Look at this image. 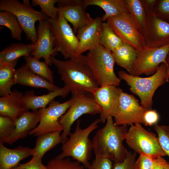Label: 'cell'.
Returning a JSON list of instances; mask_svg holds the SVG:
<instances>
[{
  "label": "cell",
  "mask_w": 169,
  "mask_h": 169,
  "mask_svg": "<svg viewBox=\"0 0 169 169\" xmlns=\"http://www.w3.org/2000/svg\"><path fill=\"white\" fill-rule=\"evenodd\" d=\"M167 82H168V83L169 84V80H168L167 81Z\"/></svg>",
  "instance_id": "f6af8a7d"
},
{
  "label": "cell",
  "mask_w": 169,
  "mask_h": 169,
  "mask_svg": "<svg viewBox=\"0 0 169 169\" xmlns=\"http://www.w3.org/2000/svg\"><path fill=\"white\" fill-rule=\"evenodd\" d=\"M86 56L88 64L99 86L120 85L121 80L114 72L115 62L111 52L99 44Z\"/></svg>",
  "instance_id": "5b68a950"
},
{
  "label": "cell",
  "mask_w": 169,
  "mask_h": 169,
  "mask_svg": "<svg viewBox=\"0 0 169 169\" xmlns=\"http://www.w3.org/2000/svg\"><path fill=\"white\" fill-rule=\"evenodd\" d=\"M122 90L113 85L99 86L92 93L93 98L100 110V122L105 123L108 117H114L119 105V97Z\"/></svg>",
  "instance_id": "9a60e30c"
},
{
  "label": "cell",
  "mask_w": 169,
  "mask_h": 169,
  "mask_svg": "<svg viewBox=\"0 0 169 169\" xmlns=\"http://www.w3.org/2000/svg\"><path fill=\"white\" fill-rule=\"evenodd\" d=\"M59 11L72 25L75 34L93 19L85 10L83 0H59Z\"/></svg>",
  "instance_id": "2e32d148"
},
{
  "label": "cell",
  "mask_w": 169,
  "mask_h": 169,
  "mask_svg": "<svg viewBox=\"0 0 169 169\" xmlns=\"http://www.w3.org/2000/svg\"><path fill=\"white\" fill-rule=\"evenodd\" d=\"M159 119V114L156 110H147L143 115V124L146 126H154L158 123Z\"/></svg>",
  "instance_id": "b9f144b4"
},
{
  "label": "cell",
  "mask_w": 169,
  "mask_h": 169,
  "mask_svg": "<svg viewBox=\"0 0 169 169\" xmlns=\"http://www.w3.org/2000/svg\"><path fill=\"white\" fill-rule=\"evenodd\" d=\"M103 23L101 17H97L78 30L76 37L79 44L75 56L89 51L99 44Z\"/></svg>",
  "instance_id": "ac0fdd59"
},
{
  "label": "cell",
  "mask_w": 169,
  "mask_h": 169,
  "mask_svg": "<svg viewBox=\"0 0 169 169\" xmlns=\"http://www.w3.org/2000/svg\"><path fill=\"white\" fill-rule=\"evenodd\" d=\"M0 25L8 28L11 31L12 38L20 41L23 31L16 17L7 11L0 12Z\"/></svg>",
  "instance_id": "1f68e13d"
},
{
  "label": "cell",
  "mask_w": 169,
  "mask_h": 169,
  "mask_svg": "<svg viewBox=\"0 0 169 169\" xmlns=\"http://www.w3.org/2000/svg\"><path fill=\"white\" fill-rule=\"evenodd\" d=\"M158 169H169V162L164 159Z\"/></svg>",
  "instance_id": "7bdbcfd3"
},
{
  "label": "cell",
  "mask_w": 169,
  "mask_h": 169,
  "mask_svg": "<svg viewBox=\"0 0 169 169\" xmlns=\"http://www.w3.org/2000/svg\"><path fill=\"white\" fill-rule=\"evenodd\" d=\"M61 131L49 132L37 136L31 155L42 159L45 154L58 144L62 143Z\"/></svg>",
  "instance_id": "cb8c5ba5"
},
{
  "label": "cell",
  "mask_w": 169,
  "mask_h": 169,
  "mask_svg": "<svg viewBox=\"0 0 169 169\" xmlns=\"http://www.w3.org/2000/svg\"><path fill=\"white\" fill-rule=\"evenodd\" d=\"M71 98L62 103L52 100L47 107L39 110L40 119L39 125L30 132L29 135L38 136L45 133L63 131V126L59 122V118L66 112L72 103Z\"/></svg>",
  "instance_id": "4fadbf2b"
},
{
  "label": "cell",
  "mask_w": 169,
  "mask_h": 169,
  "mask_svg": "<svg viewBox=\"0 0 169 169\" xmlns=\"http://www.w3.org/2000/svg\"><path fill=\"white\" fill-rule=\"evenodd\" d=\"M49 21L57 52H60L65 60L74 57L79 40L68 21L59 11L57 18H49Z\"/></svg>",
  "instance_id": "30bf717a"
},
{
  "label": "cell",
  "mask_w": 169,
  "mask_h": 169,
  "mask_svg": "<svg viewBox=\"0 0 169 169\" xmlns=\"http://www.w3.org/2000/svg\"><path fill=\"white\" fill-rule=\"evenodd\" d=\"M169 53V44L158 48L145 45L137 51L136 61L129 74L135 76L143 74L151 75L156 72L161 63H165L169 67L166 61Z\"/></svg>",
  "instance_id": "8fae6325"
},
{
  "label": "cell",
  "mask_w": 169,
  "mask_h": 169,
  "mask_svg": "<svg viewBox=\"0 0 169 169\" xmlns=\"http://www.w3.org/2000/svg\"><path fill=\"white\" fill-rule=\"evenodd\" d=\"M128 130L127 125H115L113 117H108L105 125L98 130L93 139L95 157L107 158L114 163L123 161L128 151L123 144Z\"/></svg>",
  "instance_id": "7a4b0ae2"
},
{
  "label": "cell",
  "mask_w": 169,
  "mask_h": 169,
  "mask_svg": "<svg viewBox=\"0 0 169 169\" xmlns=\"http://www.w3.org/2000/svg\"><path fill=\"white\" fill-rule=\"evenodd\" d=\"M130 126L125 140L128 146L134 152L155 158L166 156L156 134L147 131L141 124Z\"/></svg>",
  "instance_id": "52a82bcc"
},
{
  "label": "cell",
  "mask_w": 169,
  "mask_h": 169,
  "mask_svg": "<svg viewBox=\"0 0 169 169\" xmlns=\"http://www.w3.org/2000/svg\"><path fill=\"white\" fill-rule=\"evenodd\" d=\"M18 59L10 63L0 62V95L1 96L11 93V88L17 84L15 66Z\"/></svg>",
  "instance_id": "4316f807"
},
{
  "label": "cell",
  "mask_w": 169,
  "mask_h": 169,
  "mask_svg": "<svg viewBox=\"0 0 169 169\" xmlns=\"http://www.w3.org/2000/svg\"><path fill=\"white\" fill-rule=\"evenodd\" d=\"M31 150L22 146L10 149L0 143V169H11L17 166L21 160L31 155Z\"/></svg>",
  "instance_id": "7402d4cb"
},
{
  "label": "cell",
  "mask_w": 169,
  "mask_h": 169,
  "mask_svg": "<svg viewBox=\"0 0 169 169\" xmlns=\"http://www.w3.org/2000/svg\"><path fill=\"white\" fill-rule=\"evenodd\" d=\"M69 90L64 86L45 95H36L34 91H26L23 94L22 100V105L25 110H31L33 111L44 108L54 99L58 96L65 98L69 93Z\"/></svg>",
  "instance_id": "ffe728a7"
},
{
  "label": "cell",
  "mask_w": 169,
  "mask_h": 169,
  "mask_svg": "<svg viewBox=\"0 0 169 169\" xmlns=\"http://www.w3.org/2000/svg\"><path fill=\"white\" fill-rule=\"evenodd\" d=\"M42 159L33 156L29 161L24 164H19L11 169H48L47 166L43 164Z\"/></svg>",
  "instance_id": "ab89813d"
},
{
  "label": "cell",
  "mask_w": 169,
  "mask_h": 169,
  "mask_svg": "<svg viewBox=\"0 0 169 169\" xmlns=\"http://www.w3.org/2000/svg\"><path fill=\"white\" fill-rule=\"evenodd\" d=\"M147 110L133 95L124 92L122 90L118 112L114 117V123L118 125L143 124V115Z\"/></svg>",
  "instance_id": "5bb4252c"
},
{
  "label": "cell",
  "mask_w": 169,
  "mask_h": 169,
  "mask_svg": "<svg viewBox=\"0 0 169 169\" xmlns=\"http://www.w3.org/2000/svg\"><path fill=\"white\" fill-rule=\"evenodd\" d=\"M106 23L123 43L130 45L137 51L146 45L144 36L128 12L110 17Z\"/></svg>",
  "instance_id": "7c38bea8"
},
{
  "label": "cell",
  "mask_w": 169,
  "mask_h": 169,
  "mask_svg": "<svg viewBox=\"0 0 169 169\" xmlns=\"http://www.w3.org/2000/svg\"><path fill=\"white\" fill-rule=\"evenodd\" d=\"M23 93L13 90L10 94L0 98V115L16 119L25 110L22 107Z\"/></svg>",
  "instance_id": "603a6c76"
},
{
  "label": "cell",
  "mask_w": 169,
  "mask_h": 169,
  "mask_svg": "<svg viewBox=\"0 0 169 169\" xmlns=\"http://www.w3.org/2000/svg\"><path fill=\"white\" fill-rule=\"evenodd\" d=\"M26 65L33 73L54 84L53 73L45 61H41L34 56L23 57Z\"/></svg>",
  "instance_id": "f546056e"
},
{
  "label": "cell",
  "mask_w": 169,
  "mask_h": 169,
  "mask_svg": "<svg viewBox=\"0 0 169 169\" xmlns=\"http://www.w3.org/2000/svg\"><path fill=\"white\" fill-rule=\"evenodd\" d=\"M49 18L39 22L38 39L35 49L31 56L39 60L43 58L49 66L52 64L50 57H55L57 52L55 49L54 37L50 24Z\"/></svg>",
  "instance_id": "e0dca14e"
},
{
  "label": "cell",
  "mask_w": 169,
  "mask_h": 169,
  "mask_svg": "<svg viewBox=\"0 0 169 169\" xmlns=\"http://www.w3.org/2000/svg\"><path fill=\"white\" fill-rule=\"evenodd\" d=\"M1 11L9 12L17 18L27 39L35 44L38 37L35 23L49 18L41 11L35 10L30 5L28 0L21 3L18 0H0Z\"/></svg>",
  "instance_id": "8992f818"
},
{
  "label": "cell",
  "mask_w": 169,
  "mask_h": 169,
  "mask_svg": "<svg viewBox=\"0 0 169 169\" xmlns=\"http://www.w3.org/2000/svg\"><path fill=\"white\" fill-rule=\"evenodd\" d=\"M72 103L66 112L59 119V122L63 128L61 135L62 143L69 138L71 127L74 123L84 114L95 115L100 114V109L93 97L88 95H72Z\"/></svg>",
  "instance_id": "ba28073f"
},
{
  "label": "cell",
  "mask_w": 169,
  "mask_h": 169,
  "mask_svg": "<svg viewBox=\"0 0 169 169\" xmlns=\"http://www.w3.org/2000/svg\"><path fill=\"white\" fill-rule=\"evenodd\" d=\"M128 12L139 31L144 33L146 20V10L142 0H125Z\"/></svg>",
  "instance_id": "f1b7e54d"
},
{
  "label": "cell",
  "mask_w": 169,
  "mask_h": 169,
  "mask_svg": "<svg viewBox=\"0 0 169 169\" xmlns=\"http://www.w3.org/2000/svg\"><path fill=\"white\" fill-rule=\"evenodd\" d=\"M100 122V119H97L88 127L82 129L80 127V121L78 120L74 132L71 133L69 138L62 144V152L56 156L61 158L72 157L87 169L90 165L89 161L93 151L92 141L89 136L97 128Z\"/></svg>",
  "instance_id": "277c9868"
},
{
  "label": "cell",
  "mask_w": 169,
  "mask_h": 169,
  "mask_svg": "<svg viewBox=\"0 0 169 169\" xmlns=\"http://www.w3.org/2000/svg\"><path fill=\"white\" fill-rule=\"evenodd\" d=\"M59 0H33L31 5L36 6L39 5L43 13L49 18L54 19L57 18L59 11L58 7H55L54 4L58 3Z\"/></svg>",
  "instance_id": "836d02e7"
},
{
  "label": "cell",
  "mask_w": 169,
  "mask_h": 169,
  "mask_svg": "<svg viewBox=\"0 0 169 169\" xmlns=\"http://www.w3.org/2000/svg\"><path fill=\"white\" fill-rule=\"evenodd\" d=\"M153 10L157 17L169 22V0H156Z\"/></svg>",
  "instance_id": "74e56055"
},
{
  "label": "cell",
  "mask_w": 169,
  "mask_h": 169,
  "mask_svg": "<svg viewBox=\"0 0 169 169\" xmlns=\"http://www.w3.org/2000/svg\"><path fill=\"white\" fill-rule=\"evenodd\" d=\"M48 169H84L79 162L72 161L70 157L61 158L56 156L50 160L46 166Z\"/></svg>",
  "instance_id": "d6a6232c"
},
{
  "label": "cell",
  "mask_w": 169,
  "mask_h": 169,
  "mask_svg": "<svg viewBox=\"0 0 169 169\" xmlns=\"http://www.w3.org/2000/svg\"><path fill=\"white\" fill-rule=\"evenodd\" d=\"M166 61L167 64L169 66V53L166 59ZM168 80H169V69L167 72L166 74V82H167Z\"/></svg>",
  "instance_id": "ee69618b"
},
{
  "label": "cell",
  "mask_w": 169,
  "mask_h": 169,
  "mask_svg": "<svg viewBox=\"0 0 169 169\" xmlns=\"http://www.w3.org/2000/svg\"><path fill=\"white\" fill-rule=\"evenodd\" d=\"M111 52L115 63L130 73L136 58L137 50L130 45L123 43Z\"/></svg>",
  "instance_id": "83f0119b"
},
{
  "label": "cell",
  "mask_w": 169,
  "mask_h": 169,
  "mask_svg": "<svg viewBox=\"0 0 169 169\" xmlns=\"http://www.w3.org/2000/svg\"><path fill=\"white\" fill-rule=\"evenodd\" d=\"M36 44L13 43L0 52V62L10 63L21 57L31 56L35 49Z\"/></svg>",
  "instance_id": "484cf974"
},
{
  "label": "cell",
  "mask_w": 169,
  "mask_h": 169,
  "mask_svg": "<svg viewBox=\"0 0 169 169\" xmlns=\"http://www.w3.org/2000/svg\"><path fill=\"white\" fill-rule=\"evenodd\" d=\"M15 120L8 116L0 115V143H3L4 140L13 132L15 126Z\"/></svg>",
  "instance_id": "d590c367"
},
{
  "label": "cell",
  "mask_w": 169,
  "mask_h": 169,
  "mask_svg": "<svg viewBox=\"0 0 169 169\" xmlns=\"http://www.w3.org/2000/svg\"><path fill=\"white\" fill-rule=\"evenodd\" d=\"M136 155L135 152L128 151L125 159L121 162L114 163L112 169H135L134 165Z\"/></svg>",
  "instance_id": "f35d334b"
},
{
  "label": "cell",
  "mask_w": 169,
  "mask_h": 169,
  "mask_svg": "<svg viewBox=\"0 0 169 169\" xmlns=\"http://www.w3.org/2000/svg\"><path fill=\"white\" fill-rule=\"evenodd\" d=\"M50 58L57 69L64 87L72 95L92 94L99 87L88 64L86 55L82 54L65 60L52 56Z\"/></svg>",
  "instance_id": "6da1fadb"
},
{
  "label": "cell",
  "mask_w": 169,
  "mask_h": 169,
  "mask_svg": "<svg viewBox=\"0 0 169 169\" xmlns=\"http://www.w3.org/2000/svg\"><path fill=\"white\" fill-rule=\"evenodd\" d=\"M86 8L90 5H96L101 8L105 13L101 17L104 22L111 16L128 12L125 0H83Z\"/></svg>",
  "instance_id": "d4e9b609"
},
{
  "label": "cell",
  "mask_w": 169,
  "mask_h": 169,
  "mask_svg": "<svg viewBox=\"0 0 169 169\" xmlns=\"http://www.w3.org/2000/svg\"><path fill=\"white\" fill-rule=\"evenodd\" d=\"M146 13L143 35L146 45L160 47L169 44V22L157 17L153 10L156 0H142Z\"/></svg>",
  "instance_id": "9c48e42d"
},
{
  "label": "cell",
  "mask_w": 169,
  "mask_h": 169,
  "mask_svg": "<svg viewBox=\"0 0 169 169\" xmlns=\"http://www.w3.org/2000/svg\"><path fill=\"white\" fill-rule=\"evenodd\" d=\"M123 43L122 40L111 28L106 22H103L99 44L107 50L112 52Z\"/></svg>",
  "instance_id": "4dcf8cb0"
},
{
  "label": "cell",
  "mask_w": 169,
  "mask_h": 169,
  "mask_svg": "<svg viewBox=\"0 0 169 169\" xmlns=\"http://www.w3.org/2000/svg\"><path fill=\"white\" fill-rule=\"evenodd\" d=\"M112 161L102 157H95L87 169H112Z\"/></svg>",
  "instance_id": "60d3db41"
},
{
  "label": "cell",
  "mask_w": 169,
  "mask_h": 169,
  "mask_svg": "<svg viewBox=\"0 0 169 169\" xmlns=\"http://www.w3.org/2000/svg\"><path fill=\"white\" fill-rule=\"evenodd\" d=\"M169 67L161 63L156 72L147 77L132 75L123 70L118 72L119 77L125 81L130 87L131 91L138 96L140 104L147 110L152 109L153 97L156 90L166 82Z\"/></svg>",
  "instance_id": "3957f363"
},
{
  "label": "cell",
  "mask_w": 169,
  "mask_h": 169,
  "mask_svg": "<svg viewBox=\"0 0 169 169\" xmlns=\"http://www.w3.org/2000/svg\"><path fill=\"white\" fill-rule=\"evenodd\" d=\"M15 76L17 84L22 85L44 88L49 92L60 88L33 73L25 64L16 69Z\"/></svg>",
  "instance_id": "44dd1931"
},
{
  "label": "cell",
  "mask_w": 169,
  "mask_h": 169,
  "mask_svg": "<svg viewBox=\"0 0 169 169\" xmlns=\"http://www.w3.org/2000/svg\"><path fill=\"white\" fill-rule=\"evenodd\" d=\"M40 113L37 110L30 112L25 110L15 119V126L12 134L3 141L12 145L18 140L27 137L39 122Z\"/></svg>",
  "instance_id": "d6986e66"
},
{
  "label": "cell",
  "mask_w": 169,
  "mask_h": 169,
  "mask_svg": "<svg viewBox=\"0 0 169 169\" xmlns=\"http://www.w3.org/2000/svg\"><path fill=\"white\" fill-rule=\"evenodd\" d=\"M154 128L161 148L169 157V126L159 125L157 123L154 126Z\"/></svg>",
  "instance_id": "8d00e7d4"
},
{
  "label": "cell",
  "mask_w": 169,
  "mask_h": 169,
  "mask_svg": "<svg viewBox=\"0 0 169 169\" xmlns=\"http://www.w3.org/2000/svg\"><path fill=\"white\" fill-rule=\"evenodd\" d=\"M164 158L163 157L155 158L140 154L135 163V169H158Z\"/></svg>",
  "instance_id": "e575fe53"
}]
</instances>
